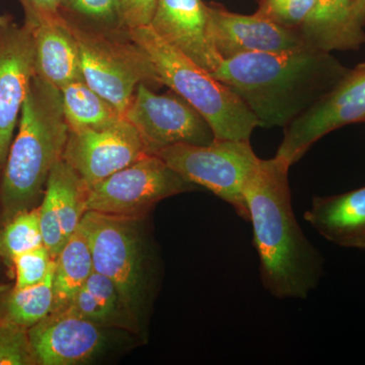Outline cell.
Instances as JSON below:
<instances>
[{"label": "cell", "instance_id": "25", "mask_svg": "<svg viewBox=\"0 0 365 365\" xmlns=\"http://www.w3.org/2000/svg\"><path fill=\"white\" fill-rule=\"evenodd\" d=\"M59 14L86 25L122 28L119 0H62Z\"/></svg>", "mask_w": 365, "mask_h": 365}, {"label": "cell", "instance_id": "27", "mask_svg": "<svg viewBox=\"0 0 365 365\" xmlns=\"http://www.w3.org/2000/svg\"><path fill=\"white\" fill-rule=\"evenodd\" d=\"M37 364L28 329L2 319L0 324V365Z\"/></svg>", "mask_w": 365, "mask_h": 365}, {"label": "cell", "instance_id": "17", "mask_svg": "<svg viewBox=\"0 0 365 365\" xmlns=\"http://www.w3.org/2000/svg\"><path fill=\"white\" fill-rule=\"evenodd\" d=\"M29 26L35 45V76L59 90L83 81L78 47L63 18Z\"/></svg>", "mask_w": 365, "mask_h": 365}, {"label": "cell", "instance_id": "12", "mask_svg": "<svg viewBox=\"0 0 365 365\" xmlns=\"http://www.w3.org/2000/svg\"><path fill=\"white\" fill-rule=\"evenodd\" d=\"M34 76L32 29L14 20L0 26V169L6 163Z\"/></svg>", "mask_w": 365, "mask_h": 365}, {"label": "cell", "instance_id": "30", "mask_svg": "<svg viewBox=\"0 0 365 365\" xmlns=\"http://www.w3.org/2000/svg\"><path fill=\"white\" fill-rule=\"evenodd\" d=\"M157 0H119L120 21L125 30L150 25Z\"/></svg>", "mask_w": 365, "mask_h": 365}, {"label": "cell", "instance_id": "24", "mask_svg": "<svg viewBox=\"0 0 365 365\" xmlns=\"http://www.w3.org/2000/svg\"><path fill=\"white\" fill-rule=\"evenodd\" d=\"M43 246L38 207L21 211L4 222L0 230V257L7 261Z\"/></svg>", "mask_w": 365, "mask_h": 365}, {"label": "cell", "instance_id": "19", "mask_svg": "<svg viewBox=\"0 0 365 365\" xmlns=\"http://www.w3.org/2000/svg\"><path fill=\"white\" fill-rule=\"evenodd\" d=\"M66 309L105 328L136 326L127 314L114 283L97 271L91 273Z\"/></svg>", "mask_w": 365, "mask_h": 365}, {"label": "cell", "instance_id": "2", "mask_svg": "<svg viewBox=\"0 0 365 365\" xmlns=\"http://www.w3.org/2000/svg\"><path fill=\"white\" fill-rule=\"evenodd\" d=\"M348 71L330 52L306 47L222 60L211 76L241 98L259 127L273 128L287 126Z\"/></svg>", "mask_w": 365, "mask_h": 365}, {"label": "cell", "instance_id": "1", "mask_svg": "<svg viewBox=\"0 0 365 365\" xmlns=\"http://www.w3.org/2000/svg\"><path fill=\"white\" fill-rule=\"evenodd\" d=\"M290 167L276 155L261 160L247 182L245 198L264 287L276 299H304L323 277L324 258L295 217Z\"/></svg>", "mask_w": 365, "mask_h": 365}, {"label": "cell", "instance_id": "6", "mask_svg": "<svg viewBox=\"0 0 365 365\" xmlns=\"http://www.w3.org/2000/svg\"><path fill=\"white\" fill-rule=\"evenodd\" d=\"M63 20L78 45L86 83L123 116L137 86L144 83L155 91L163 86L150 57L128 30Z\"/></svg>", "mask_w": 365, "mask_h": 365}, {"label": "cell", "instance_id": "10", "mask_svg": "<svg viewBox=\"0 0 365 365\" xmlns=\"http://www.w3.org/2000/svg\"><path fill=\"white\" fill-rule=\"evenodd\" d=\"M360 122H365V62L349 68L337 85L284 127L276 157L294 165L322 137Z\"/></svg>", "mask_w": 365, "mask_h": 365}, {"label": "cell", "instance_id": "28", "mask_svg": "<svg viewBox=\"0 0 365 365\" xmlns=\"http://www.w3.org/2000/svg\"><path fill=\"white\" fill-rule=\"evenodd\" d=\"M11 262L16 270V288L42 282L55 266V260L45 246L18 255Z\"/></svg>", "mask_w": 365, "mask_h": 365}, {"label": "cell", "instance_id": "15", "mask_svg": "<svg viewBox=\"0 0 365 365\" xmlns=\"http://www.w3.org/2000/svg\"><path fill=\"white\" fill-rule=\"evenodd\" d=\"M150 28L165 42L212 73L222 64L209 33L203 0H157Z\"/></svg>", "mask_w": 365, "mask_h": 365}, {"label": "cell", "instance_id": "3", "mask_svg": "<svg viewBox=\"0 0 365 365\" xmlns=\"http://www.w3.org/2000/svg\"><path fill=\"white\" fill-rule=\"evenodd\" d=\"M18 126L0 181L4 222L38 205L50 173L63 158L69 127L59 88L34 76Z\"/></svg>", "mask_w": 365, "mask_h": 365}, {"label": "cell", "instance_id": "33", "mask_svg": "<svg viewBox=\"0 0 365 365\" xmlns=\"http://www.w3.org/2000/svg\"><path fill=\"white\" fill-rule=\"evenodd\" d=\"M11 21H13V18L9 14H0V26L6 25Z\"/></svg>", "mask_w": 365, "mask_h": 365}, {"label": "cell", "instance_id": "34", "mask_svg": "<svg viewBox=\"0 0 365 365\" xmlns=\"http://www.w3.org/2000/svg\"><path fill=\"white\" fill-rule=\"evenodd\" d=\"M2 319H4V318H2V314H0V324H1Z\"/></svg>", "mask_w": 365, "mask_h": 365}, {"label": "cell", "instance_id": "32", "mask_svg": "<svg viewBox=\"0 0 365 365\" xmlns=\"http://www.w3.org/2000/svg\"><path fill=\"white\" fill-rule=\"evenodd\" d=\"M352 16L355 25L364 29L365 26V0H353Z\"/></svg>", "mask_w": 365, "mask_h": 365}, {"label": "cell", "instance_id": "26", "mask_svg": "<svg viewBox=\"0 0 365 365\" xmlns=\"http://www.w3.org/2000/svg\"><path fill=\"white\" fill-rule=\"evenodd\" d=\"M316 0H258L255 14L276 25L300 32Z\"/></svg>", "mask_w": 365, "mask_h": 365}, {"label": "cell", "instance_id": "13", "mask_svg": "<svg viewBox=\"0 0 365 365\" xmlns=\"http://www.w3.org/2000/svg\"><path fill=\"white\" fill-rule=\"evenodd\" d=\"M209 33L222 60L250 53H282L309 47L299 31L257 16L232 13L222 4L206 2Z\"/></svg>", "mask_w": 365, "mask_h": 365}, {"label": "cell", "instance_id": "22", "mask_svg": "<svg viewBox=\"0 0 365 365\" xmlns=\"http://www.w3.org/2000/svg\"><path fill=\"white\" fill-rule=\"evenodd\" d=\"M46 189L54 197L62 232L67 242L79 227L86 212L88 189L63 158L53 168Z\"/></svg>", "mask_w": 365, "mask_h": 365}, {"label": "cell", "instance_id": "23", "mask_svg": "<svg viewBox=\"0 0 365 365\" xmlns=\"http://www.w3.org/2000/svg\"><path fill=\"white\" fill-rule=\"evenodd\" d=\"M54 268L42 282L16 288L6 295L2 304V318L23 328L30 329L50 313L54 304Z\"/></svg>", "mask_w": 365, "mask_h": 365}, {"label": "cell", "instance_id": "14", "mask_svg": "<svg viewBox=\"0 0 365 365\" xmlns=\"http://www.w3.org/2000/svg\"><path fill=\"white\" fill-rule=\"evenodd\" d=\"M105 327L72 313L53 312L28 329L40 365H76L95 359L105 346Z\"/></svg>", "mask_w": 365, "mask_h": 365}, {"label": "cell", "instance_id": "11", "mask_svg": "<svg viewBox=\"0 0 365 365\" xmlns=\"http://www.w3.org/2000/svg\"><path fill=\"white\" fill-rule=\"evenodd\" d=\"M148 155L138 132L123 117L106 126L69 130L63 160L91 189Z\"/></svg>", "mask_w": 365, "mask_h": 365}, {"label": "cell", "instance_id": "31", "mask_svg": "<svg viewBox=\"0 0 365 365\" xmlns=\"http://www.w3.org/2000/svg\"><path fill=\"white\" fill-rule=\"evenodd\" d=\"M61 1L62 0H19L25 14V23L30 26L58 18Z\"/></svg>", "mask_w": 365, "mask_h": 365}, {"label": "cell", "instance_id": "16", "mask_svg": "<svg viewBox=\"0 0 365 365\" xmlns=\"http://www.w3.org/2000/svg\"><path fill=\"white\" fill-rule=\"evenodd\" d=\"M304 220L329 242L365 251V187L339 195L314 197Z\"/></svg>", "mask_w": 365, "mask_h": 365}, {"label": "cell", "instance_id": "21", "mask_svg": "<svg viewBox=\"0 0 365 365\" xmlns=\"http://www.w3.org/2000/svg\"><path fill=\"white\" fill-rule=\"evenodd\" d=\"M69 130L97 128L114 123L123 115L93 90L85 79L60 88Z\"/></svg>", "mask_w": 365, "mask_h": 365}, {"label": "cell", "instance_id": "8", "mask_svg": "<svg viewBox=\"0 0 365 365\" xmlns=\"http://www.w3.org/2000/svg\"><path fill=\"white\" fill-rule=\"evenodd\" d=\"M197 187L158 155H148L88 189L86 211L145 218L160 201Z\"/></svg>", "mask_w": 365, "mask_h": 365}, {"label": "cell", "instance_id": "5", "mask_svg": "<svg viewBox=\"0 0 365 365\" xmlns=\"http://www.w3.org/2000/svg\"><path fill=\"white\" fill-rule=\"evenodd\" d=\"M144 220L86 211L79 225L90 242L93 269L114 283L136 325L145 316L153 283Z\"/></svg>", "mask_w": 365, "mask_h": 365}, {"label": "cell", "instance_id": "29", "mask_svg": "<svg viewBox=\"0 0 365 365\" xmlns=\"http://www.w3.org/2000/svg\"><path fill=\"white\" fill-rule=\"evenodd\" d=\"M39 218L41 232L45 248L49 251L52 258L56 259L60 251L66 245V240L62 232L61 222L57 210L56 203L51 192L45 188L44 195L41 200Z\"/></svg>", "mask_w": 365, "mask_h": 365}, {"label": "cell", "instance_id": "18", "mask_svg": "<svg viewBox=\"0 0 365 365\" xmlns=\"http://www.w3.org/2000/svg\"><path fill=\"white\" fill-rule=\"evenodd\" d=\"M352 6L353 0H316L300 29L307 45L330 53L360 49L365 44V33L353 21Z\"/></svg>", "mask_w": 365, "mask_h": 365}, {"label": "cell", "instance_id": "20", "mask_svg": "<svg viewBox=\"0 0 365 365\" xmlns=\"http://www.w3.org/2000/svg\"><path fill=\"white\" fill-rule=\"evenodd\" d=\"M93 269L90 242L81 227L67 240L55 259L53 312L66 309L88 279Z\"/></svg>", "mask_w": 365, "mask_h": 365}, {"label": "cell", "instance_id": "4", "mask_svg": "<svg viewBox=\"0 0 365 365\" xmlns=\"http://www.w3.org/2000/svg\"><path fill=\"white\" fill-rule=\"evenodd\" d=\"M128 33L150 57L163 85L205 118L215 139L250 141L259 122L234 91L165 42L150 26L132 29Z\"/></svg>", "mask_w": 365, "mask_h": 365}, {"label": "cell", "instance_id": "7", "mask_svg": "<svg viewBox=\"0 0 365 365\" xmlns=\"http://www.w3.org/2000/svg\"><path fill=\"white\" fill-rule=\"evenodd\" d=\"M155 155L189 182L215 193L249 222L245 188L261 160L250 141L215 139L207 145L176 144Z\"/></svg>", "mask_w": 365, "mask_h": 365}, {"label": "cell", "instance_id": "9", "mask_svg": "<svg viewBox=\"0 0 365 365\" xmlns=\"http://www.w3.org/2000/svg\"><path fill=\"white\" fill-rule=\"evenodd\" d=\"M124 117L138 132L148 155L176 144L207 145L215 140L205 118L173 91L160 95L141 83Z\"/></svg>", "mask_w": 365, "mask_h": 365}]
</instances>
